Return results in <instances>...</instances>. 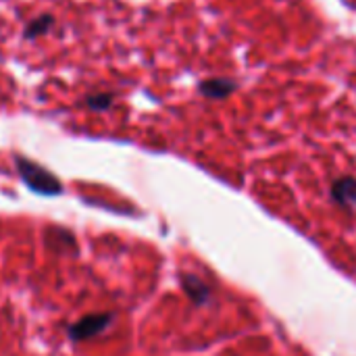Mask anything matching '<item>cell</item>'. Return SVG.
<instances>
[{
    "label": "cell",
    "instance_id": "1",
    "mask_svg": "<svg viewBox=\"0 0 356 356\" xmlns=\"http://www.w3.org/2000/svg\"><path fill=\"white\" fill-rule=\"evenodd\" d=\"M17 169H19L23 181L33 192H40V194H58L60 192L58 179L52 173H48L46 169H42L40 165H35L23 156H17Z\"/></svg>",
    "mask_w": 356,
    "mask_h": 356
},
{
    "label": "cell",
    "instance_id": "2",
    "mask_svg": "<svg viewBox=\"0 0 356 356\" xmlns=\"http://www.w3.org/2000/svg\"><path fill=\"white\" fill-rule=\"evenodd\" d=\"M111 319H113V315H90V317L81 319L79 323H75L69 330V334L73 340H88V338L100 334L111 323Z\"/></svg>",
    "mask_w": 356,
    "mask_h": 356
},
{
    "label": "cell",
    "instance_id": "3",
    "mask_svg": "<svg viewBox=\"0 0 356 356\" xmlns=\"http://www.w3.org/2000/svg\"><path fill=\"white\" fill-rule=\"evenodd\" d=\"M334 198L342 207H356V179L344 177L334 184Z\"/></svg>",
    "mask_w": 356,
    "mask_h": 356
},
{
    "label": "cell",
    "instance_id": "4",
    "mask_svg": "<svg viewBox=\"0 0 356 356\" xmlns=\"http://www.w3.org/2000/svg\"><path fill=\"white\" fill-rule=\"evenodd\" d=\"M236 90V83L229 79H209L200 86V92L209 98H225Z\"/></svg>",
    "mask_w": 356,
    "mask_h": 356
},
{
    "label": "cell",
    "instance_id": "5",
    "mask_svg": "<svg viewBox=\"0 0 356 356\" xmlns=\"http://www.w3.org/2000/svg\"><path fill=\"white\" fill-rule=\"evenodd\" d=\"M184 288H186V292L192 296V300H194L196 305L204 302L207 296H209V288H207L198 277H194V275H186V277H184Z\"/></svg>",
    "mask_w": 356,
    "mask_h": 356
},
{
    "label": "cell",
    "instance_id": "6",
    "mask_svg": "<svg viewBox=\"0 0 356 356\" xmlns=\"http://www.w3.org/2000/svg\"><path fill=\"white\" fill-rule=\"evenodd\" d=\"M52 25H54V19H52L50 15H42V17L33 19L31 23H27V27H25V38H27V40H33V38L46 33Z\"/></svg>",
    "mask_w": 356,
    "mask_h": 356
},
{
    "label": "cell",
    "instance_id": "7",
    "mask_svg": "<svg viewBox=\"0 0 356 356\" xmlns=\"http://www.w3.org/2000/svg\"><path fill=\"white\" fill-rule=\"evenodd\" d=\"M86 102L92 111H106L113 104V96L111 94H92V96H88Z\"/></svg>",
    "mask_w": 356,
    "mask_h": 356
}]
</instances>
